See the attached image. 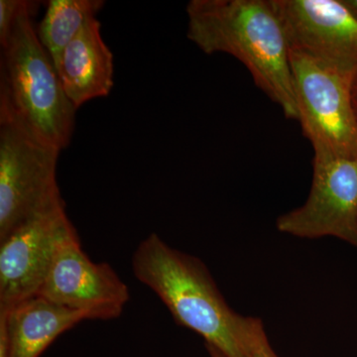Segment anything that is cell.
Masks as SVG:
<instances>
[{"instance_id":"obj_4","label":"cell","mask_w":357,"mask_h":357,"mask_svg":"<svg viewBox=\"0 0 357 357\" xmlns=\"http://www.w3.org/2000/svg\"><path fill=\"white\" fill-rule=\"evenodd\" d=\"M298 121L314 152L357 160V117L352 102L356 77L291 50Z\"/></svg>"},{"instance_id":"obj_13","label":"cell","mask_w":357,"mask_h":357,"mask_svg":"<svg viewBox=\"0 0 357 357\" xmlns=\"http://www.w3.org/2000/svg\"><path fill=\"white\" fill-rule=\"evenodd\" d=\"M248 345L250 357H278L268 340L259 319L248 317Z\"/></svg>"},{"instance_id":"obj_15","label":"cell","mask_w":357,"mask_h":357,"mask_svg":"<svg viewBox=\"0 0 357 357\" xmlns=\"http://www.w3.org/2000/svg\"><path fill=\"white\" fill-rule=\"evenodd\" d=\"M342 1L357 20V0H342Z\"/></svg>"},{"instance_id":"obj_10","label":"cell","mask_w":357,"mask_h":357,"mask_svg":"<svg viewBox=\"0 0 357 357\" xmlns=\"http://www.w3.org/2000/svg\"><path fill=\"white\" fill-rule=\"evenodd\" d=\"M86 319L83 312L35 296L0 310V347L6 357H40L59 335Z\"/></svg>"},{"instance_id":"obj_5","label":"cell","mask_w":357,"mask_h":357,"mask_svg":"<svg viewBox=\"0 0 357 357\" xmlns=\"http://www.w3.org/2000/svg\"><path fill=\"white\" fill-rule=\"evenodd\" d=\"M60 153L0 123V241L28 220L65 204L57 183Z\"/></svg>"},{"instance_id":"obj_3","label":"cell","mask_w":357,"mask_h":357,"mask_svg":"<svg viewBox=\"0 0 357 357\" xmlns=\"http://www.w3.org/2000/svg\"><path fill=\"white\" fill-rule=\"evenodd\" d=\"M39 6L29 1L0 44V123L62 151L72 139L77 109L33 24Z\"/></svg>"},{"instance_id":"obj_12","label":"cell","mask_w":357,"mask_h":357,"mask_svg":"<svg viewBox=\"0 0 357 357\" xmlns=\"http://www.w3.org/2000/svg\"><path fill=\"white\" fill-rule=\"evenodd\" d=\"M102 0H51L37 35L55 68L61 56L89 20L102 10Z\"/></svg>"},{"instance_id":"obj_1","label":"cell","mask_w":357,"mask_h":357,"mask_svg":"<svg viewBox=\"0 0 357 357\" xmlns=\"http://www.w3.org/2000/svg\"><path fill=\"white\" fill-rule=\"evenodd\" d=\"M188 39L204 53L241 61L256 86L298 121L290 45L274 0H192Z\"/></svg>"},{"instance_id":"obj_9","label":"cell","mask_w":357,"mask_h":357,"mask_svg":"<svg viewBox=\"0 0 357 357\" xmlns=\"http://www.w3.org/2000/svg\"><path fill=\"white\" fill-rule=\"evenodd\" d=\"M290 45L356 77L357 20L342 0H274Z\"/></svg>"},{"instance_id":"obj_14","label":"cell","mask_w":357,"mask_h":357,"mask_svg":"<svg viewBox=\"0 0 357 357\" xmlns=\"http://www.w3.org/2000/svg\"><path fill=\"white\" fill-rule=\"evenodd\" d=\"M28 4V0H0V44L6 42L16 20Z\"/></svg>"},{"instance_id":"obj_2","label":"cell","mask_w":357,"mask_h":357,"mask_svg":"<svg viewBox=\"0 0 357 357\" xmlns=\"http://www.w3.org/2000/svg\"><path fill=\"white\" fill-rule=\"evenodd\" d=\"M131 264L136 279L158 296L178 326L198 333L227 357H250L248 317L229 306L199 258L152 234L136 248Z\"/></svg>"},{"instance_id":"obj_8","label":"cell","mask_w":357,"mask_h":357,"mask_svg":"<svg viewBox=\"0 0 357 357\" xmlns=\"http://www.w3.org/2000/svg\"><path fill=\"white\" fill-rule=\"evenodd\" d=\"M37 296L105 321L119 318L130 300L128 286L109 263L89 259L77 231L59 249Z\"/></svg>"},{"instance_id":"obj_11","label":"cell","mask_w":357,"mask_h":357,"mask_svg":"<svg viewBox=\"0 0 357 357\" xmlns=\"http://www.w3.org/2000/svg\"><path fill=\"white\" fill-rule=\"evenodd\" d=\"M100 27L96 18L89 20L66 47L56 67L66 95L77 109L109 96L114 86V54Z\"/></svg>"},{"instance_id":"obj_7","label":"cell","mask_w":357,"mask_h":357,"mask_svg":"<svg viewBox=\"0 0 357 357\" xmlns=\"http://www.w3.org/2000/svg\"><path fill=\"white\" fill-rule=\"evenodd\" d=\"M76 231L63 204L0 241V310L38 295L59 249Z\"/></svg>"},{"instance_id":"obj_17","label":"cell","mask_w":357,"mask_h":357,"mask_svg":"<svg viewBox=\"0 0 357 357\" xmlns=\"http://www.w3.org/2000/svg\"><path fill=\"white\" fill-rule=\"evenodd\" d=\"M206 349H208V354H210L211 357H227L222 352L218 351V349H215V347H211V345H206Z\"/></svg>"},{"instance_id":"obj_6","label":"cell","mask_w":357,"mask_h":357,"mask_svg":"<svg viewBox=\"0 0 357 357\" xmlns=\"http://www.w3.org/2000/svg\"><path fill=\"white\" fill-rule=\"evenodd\" d=\"M276 225L291 236H335L357 248V160L314 152L309 198Z\"/></svg>"},{"instance_id":"obj_16","label":"cell","mask_w":357,"mask_h":357,"mask_svg":"<svg viewBox=\"0 0 357 357\" xmlns=\"http://www.w3.org/2000/svg\"><path fill=\"white\" fill-rule=\"evenodd\" d=\"M352 102H354V110H356V114L357 117V76L354 79V84H352Z\"/></svg>"}]
</instances>
